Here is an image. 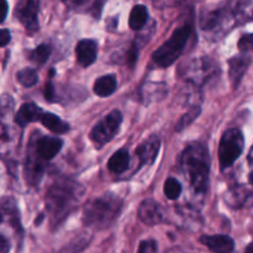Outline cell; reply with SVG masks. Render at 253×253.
Masks as SVG:
<instances>
[{"label":"cell","mask_w":253,"mask_h":253,"mask_svg":"<svg viewBox=\"0 0 253 253\" xmlns=\"http://www.w3.org/2000/svg\"><path fill=\"white\" fill-rule=\"evenodd\" d=\"M85 189L72 179H58L48 188L46 194V209L52 226H58L66 217L78 208Z\"/></svg>","instance_id":"obj_1"},{"label":"cell","mask_w":253,"mask_h":253,"mask_svg":"<svg viewBox=\"0 0 253 253\" xmlns=\"http://www.w3.org/2000/svg\"><path fill=\"white\" fill-rule=\"evenodd\" d=\"M236 24H246L253 21V0H241L235 5Z\"/></svg>","instance_id":"obj_23"},{"label":"cell","mask_w":253,"mask_h":253,"mask_svg":"<svg viewBox=\"0 0 253 253\" xmlns=\"http://www.w3.org/2000/svg\"><path fill=\"white\" fill-rule=\"evenodd\" d=\"M249 179H250V183H251V184L253 185V170H252V172H251V174H250Z\"/></svg>","instance_id":"obj_41"},{"label":"cell","mask_w":253,"mask_h":253,"mask_svg":"<svg viewBox=\"0 0 253 253\" xmlns=\"http://www.w3.org/2000/svg\"><path fill=\"white\" fill-rule=\"evenodd\" d=\"M152 1H153V2H155V1H156V0H152Z\"/></svg>","instance_id":"obj_42"},{"label":"cell","mask_w":253,"mask_h":253,"mask_svg":"<svg viewBox=\"0 0 253 253\" xmlns=\"http://www.w3.org/2000/svg\"><path fill=\"white\" fill-rule=\"evenodd\" d=\"M123 209V200L108 193L90 200L84 207L83 224L94 230H104L113 225Z\"/></svg>","instance_id":"obj_3"},{"label":"cell","mask_w":253,"mask_h":253,"mask_svg":"<svg viewBox=\"0 0 253 253\" xmlns=\"http://www.w3.org/2000/svg\"><path fill=\"white\" fill-rule=\"evenodd\" d=\"M165 194L169 200H175L179 198L180 193H182V185L178 182L175 178H168L165 183Z\"/></svg>","instance_id":"obj_28"},{"label":"cell","mask_w":253,"mask_h":253,"mask_svg":"<svg viewBox=\"0 0 253 253\" xmlns=\"http://www.w3.org/2000/svg\"><path fill=\"white\" fill-rule=\"evenodd\" d=\"M52 48L49 44L42 43L29 52V59L37 66H43L51 56Z\"/></svg>","instance_id":"obj_24"},{"label":"cell","mask_w":253,"mask_h":253,"mask_svg":"<svg viewBox=\"0 0 253 253\" xmlns=\"http://www.w3.org/2000/svg\"><path fill=\"white\" fill-rule=\"evenodd\" d=\"M245 198H246V195H245L244 189H234L227 193L226 202L231 207H239L245 202Z\"/></svg>","instance_id":"obj_29"},{"label":"cell","mask_w":253,"mask_h":253,"mask_svg":"<svg viewBox=\"0 0 253 253\" xmlns=\"http://www.w3.org/2000/svg\"><path fill=\"white\" fill-rule=\"evenodd\" d=\"M118 88V79L114 74H105V76L99 77L94 83V93L100 98L110 96Z\"/></svg>","instance_id":"obj_18"},{"label":"cell","mask_w":253,"mask_h":253,"mask_svg":"<svg viewBox=\"0 0 253 253\" xmlns=\"http://www.w3.org/2000/svg\"><path fill=\"white\" fill-rule=\"evenodd\" d=\"M179 167L194 193L204 195L209 187L210 156L204 143L193 142L179 157Z\"/></svg>","instance_id":"obj_2"},{"label":"cell","mask_w":253,"mask_h":253,"mask_svg":"<svg viewBox=\"0 0 253 253\" xmlns=\"http://www.w3.org/2000/svg\"><path fill=\"white\" fill-rule=\"evenodd\" d=\"M69 9L81 10L86 7V5H90L91 0H62Z\"/></svg>","instance_id":"obj_32"},{"label":"cell","mask_w":253,"mask_h":253,"mask_svg":"<svg viewBox=\"0 0 253 253\" xmlns=\"http://www.w3.org/2000/svg\"><path fill=\"white\" fill-rule=\"evenodd\" d=\"M193 34L192 22H185L174 30L172 36L152 54V62L160 68L172 66L184 52Z\"/></svg>","instance_id":"obj_4"},{"label":"cell","mask_w":253,"mask_h":253,"mask_svg":"<svg viewBox=\"0 0 253 253\" xmlns=\"http://www.w3.org/2000/svg\"><path fill=\"white\" fill-rule=\"evenodd\" d=\"M10 250V244L4 236L0 235V252H7Z\"/></svg>","instance_id":"obj_38"},{"label":"cell","mask_w":253,"mask_h":253,"mask_svg":"<svg viewBox=\"0 0 253 253\" xmlns=\"http://www.w3.org/2000/svg\"><path fill=\"white\" fill-rule=\"evenodd\" d=\"M200 242L208 247L210 251L217 253H229L235 249V242L226 235H205L200 237Z\"/></svg>","instance_id":"obj_15"},{"label":"cell","mask_w":253,"mask_h":253,"mask_svg":"<svg viewBox=\"0 0 253 253\" xmlns=\"http://www.w3.org/2000/svg\"><path fill=\"white\" fill-rule=\"evenodd\" d=\"M200 113H202V108L200 105H193L190 106L189 110L178 120L177 125H175V131L177 132H182L184 128H187L190 124L194 123L198 118H199Z\"/></svg>","instance_id":"obj_25"},{"label":"cell","mask_w":253,"mask_h":253,"mask_svg":"<svg viewBox=\"0 0 253 253\" xmlns=\"http://www.w3.org/2000/svg\"><path fill=\"white\" fill-rule=\"evenodd\" d=\"M187 0H156L155 4H157L160 7L165 6H174V5H180L183 4Z\"/></svg>","instance_id":"obj_35"},{"label":"cell","mask_w":253,"mask_h":253,"mask_svg":"<svg viewBox=\"0 0 253 253\" xmlns=\"http://www.w3.org/2000/svg\"><path fill=\"white\" fill-rule=\"evenodd\" d=\"M121 123H123V114L119 110H113L104 116L99 123H96L93 130L90 131V140L93 141L95 147L101 148L104 145L110 142L120 130Z\"/></svg>","instance_id":"obj_8"},{"label":"cell","mask_w":253,"mask_h":253,"mask_svg":"<svg viewBox=\"0 0 253 253\" xmlns=\"http://www.w3.org/2000/svg\"><path fill=\"white\" fill-rule=\"evenodd\" d=\"M157 250H158L157 242L153 241V240H146V241L141 242L137 251L140 253H153V252H157Z\"/></svg>","instance_id":"obj_31"},{"label":"cell","mask_w":253,"mask_h":253,"mask_svg":"<svg viewBox=\"0 0 253 253\" xmlns=\"http://www.w3.org/2000/svg\"><path fill=\"white\" fill-rule=\"evenodd\" d=\"M123 57V59H120L119 63H124V64H127L128 67L133 68L135 64L137 63V58H138V46L136 44V42H132L127 48L124 51L123 56H114L113 57V61H116L118 58Z\"/></svg>","instance_id":"obj_26"},{"label":"cell","mask_w":253,"mask_h":253,"mask_svg":"<svg viewBox=\"0 0 253 253\" xmlns=\"http://www.w3.org/2000/svg\"><path fill=\"white\" fill-rule=\"evenodd\" d=\"M245 138L239 128H229L222 135L219 146V161L221 169L231 167L235 161L242 155Z\"/></svg>","instance_id":"obj_7"},{"label":"cell","mask_w":253,"mask_h":253,"mask_svg":"<svg viewBox=\"0 0 253 253\" xmlns=\"http://www.w3.org/2000/svg\"><path fill=\"white\" fill-rule=\"evenodd\" d=\"M166 94H167L166 84L147 83L143 85L141 96L145 103H153V101H158L165 98Z\"/></svg>","instance_id":"obj_22"},{"label":"cell","mask_w":253,"mask_h":253,"mask_svg":"<svg viewBox=\"0 0 253 253\" xmlns=\"http://www.w3.org/2000/svg\"><path fill=\"white\" fill-rule=\"evenodd\" d=\"M44 98H46V100L49 101V103L56 101V88H54V85L51 82H48V83L46 84V86H44Z\"/></svg>","instance_id":"obj_34"},{"label":"cell","mask_w":253,"mask_h":253,"mask_svg":"<svg viewBox=\"0 0 253 253\" xmlns=\"http://www.w3.org/2000/svg\"><path fill=\"white\" fill-rule=\"evenodd\" d=\"M138 219L146 225H158L163 221L162 207L153 199H146L138 207Z\"/></svg>","instance_id":"obj_10"},{"label":"cell","mask_w":253,"mask_h":253,"mask_svg":"<svg viewBox=\"0 0 253 253\" xmlns=\"http://www.w3.org/2000/svg\"><path fill=\"white\" fill-rule=\"evenodd\" d=\"M40 121H41V124L44 127L48 128L51 132L56 133V135H62V133L68 132L69 128H71L68 124L64 123L62 119H59L58 116L52 113H42Z\"/></svg>","instance_id":"obj_20"},{"label":"cell","mask_w":253,"mask_h":253,"mask_svg":"<svg viewBox=\"0 0 253 253\" xmlns=\"http://www.w3.org/2000/svg\"><path fill=\"white\" fill-rule=\"evenodd\" d=\"M7 11H9V5L6 0H0V24L5 21L6 19Z\"/></svg>","instance_id":"obj_37"},{"label":"cell","mask_w":253,"mask_h":253,"mask_svg":"<svg viewBox=\"0 0 253 253\" xmlns=\"http://www.w3.org/2000/svg\"><path fill=\"white\" fill-rule=\"evenodd\" d=\"M239 49L242 53H250L253 52V34H246L240 39Z\"/></svg>","instance_id":"obj_30"},{"label":"cell","mask_w":253,"mask_h":253,"mask_svg":"<svg viewBox=\"0 0 253 253\" xmlns=\"http://www.w3.org/2000/svg\"><path fill=\"white\" fill-rule=\"evenodd\" d=\"M148 21V10L145 5H136L132 7L128 17V26L133 31H140Z\"/></svg>","instance_id":"obj_21"},{"label":"cell","mask_w":253,"mask_h":253,"mask_svg":"<svg viewBox=\"0 0 253 253\" xmlns=\"http://www.w3.org/2000/svg\"><path fill=\"white\" fill-rule=\"evenodd\" d=\"M200 29L208 35L215 37H222L236 25L235 17V5H222L214 9L203 10L199 19Z\"/></svg>","instance_id":"obj_5"},{"label":"cell","mask_w":253,"mask_h":253,"mask_svg":"<svg viewBox=\"0 0 253 253\" xmlns=\"http://www.w3.org/2000/svg\"><path fill=\"white\" fill-rule=\"evenodd\" d=\"M12 108H14V100H12V98L9 94H4L0 98V111H4L5 109L7 111H10Z\"/></svg>","instance_id":"obj_33"},{"label":"cell","mask_w":253,"mask_h":253,"mask_svg":"<svg viewBox=\"0 0 253 253\" xmlns=\"http://www.w3.org/2000/svg\"><path fill=\"white\" fill-rule=\"evenodd\" d=\"M251 64L250 53H242L229 59V77L234 88H237Z\"/></svg>","instance_id":"obj_13"},{"label":"cell","mask_w":253,"mask_h":253,"mask_svg":"<svg viewBox=\"0 0 253 253\" xmlns=\"http://www.w3.org/2000/svg\"><path fill=\"white\" fill-rule=\"evenodd\" d=\"M246 251H247V252H252V253H253V242H252L251 245H250L249 247H247V249H246Z\"/></svg>","instance_id":"obj_40"},{"label":"cell","mask_w":253,"mask_h":253,"mask_svg":"<svg viewBox=\"0 0 253 253\" xmlns=\"http://www.w3.org/2000/svg\"><path fill=\"white\" fill-rule=\"evenodd\" d=\"M179 72L185 83L200 88L217 77L219 67L214 59L209 57H199L182 64Z\"/></svg>","instance_id":"obj_6"},{"label":"cell","mask_w":253,"mask_h":253,"mask_svg":"<svg viewBox=\"0 0 253 253\" xmlns=\"http://www.w3.org/2000/svg\"><path fill=\"white\" fill-rule=\"evenodd\" d=\"M39 10L40 0H20L15 7V16L29 35L39 30Z\"/></svg>","instance_id":"obj_9"},{"label":"cell","mask_w":253,"mask_h":253,"mask_svg":"<svg viewBox=\"0 0 253 253\" xmlns=\"http://www.w3.org/2000/svg\"><path fill=\"white\" fill-rule=\"evenodd\" d=\"M42 113H43L42 109L39 108L36 104L25 103L17 110L16 115H15V123L19 126H21V127H25L29 124L40 120Z\"/></svg>","instance_id":"obj_16"},{"label":"cell","mask_w":253,"mask_h":253,"mask_svg":"<svg viewBox=\"0 0 253 253\" xmlns=\"http://www.w3.org/2000/svg\"><path fill=\"white\" fill-rule=\"evenodd\" d=\"M130 165V155L128 151L125 148L116 151L113 156L110 157L108 162V168L111 173L114 174H121L125 172Z\"/></svg>","instance_id":"obj_19"},{"label":"cell","mask_w":253,"mask_h":253,"mask_svg":"<svg viewBox=\"0 0 253 253\" xmlns=\"http://www.w3.org/2000/svg\"><path fill=\"white\" fill-rule=\"evenodd\" d=\"M41 158L36 155V157L29 156L26 158V163H25V178L29 182L30 185L39 184L41 180L42 175H43V165L40 162Z\"/></svg>","instance_id":"obj_17"},{"label":"cell","mask_w":253,"mask_h":253,"mask_svg":"<svg viewBox=\"0 0 253 253\" xmlns=\"http://www.w3.org/2000/svg\"><path fill=\"white\" fill-rule=\"evenodd\" d=\"M10 40H11V35H10L9 30L0 29V47L6 46Z\"/></svg>","instance_id":"obj_36"},{"label":"cell","mask_w":253,"mask_h":253,"mask_svg":"<svg viewBox=\"0 0 253 253\" xmlns=\"http://www.w3.org/2000/svg\"><path fill=\"white\" fill-rule=\"evenodd\" d=\"M16 79L22 86H25V88H31V86H34L39 82V76H37L35 69L24 68L17 72Z\"/></svg>","instance_id":"obj_27"},{"label":"cell","mask_w":253,"mask_h":253,"mask_svg":"<svg viewBox=\"0 0 253 253\" xmlns=\"http://www.w3.org/2000/svg\"><path fill=\"white\" fill-rule=\"evenodd\" d=\"M249 162L251 163V165H253V147H252L251 152H250V156H249Z\"/></svg>","instance_id":"obj_39"},{"label":"cell","mask_w":253,"mask_h":253,"mask_svg":"<svg viewBox=\"0 0 253 253\" xmlns=\"http://www.w3.org/2000/svg\"><path fill=\"white\" fill-rule=\"evenodd\" d=\"M36 155L42 161H51L59 153L63 147V141L54 136H42L36 141Z\"/></svg>","instance_id":"obj_11"},{"label":"cell","mask_w":253,"mask_h":253,"mask_svg":"<svg viewBox=\"0 0 253 253\" xmlns=\"http://www.w3.org/2000/svg\"><path fill=\"white\" fill-rule=\"evenodd\" d=\"M161 148V140L158 136L152 135L143 141L137 148H136V156L138 158L140 166H150L157 158L158 152Z\"/></svg>","instance_id":"obj_12"},{"label":"cell","mask_w":253,"mask_h":253,"mask_svg":"<svg viewBox=\"0 0 253 253\" xmlns=\"http://www.w3.org/2000/svg\"><path fill=\"white\" fill-rule=\"evenodd\" d=\"M77 61L82 67H89L96 61L98 44L93 40H82L76 47Z\"/></svg>","instance_id":"obj_14"}]
</instances>
